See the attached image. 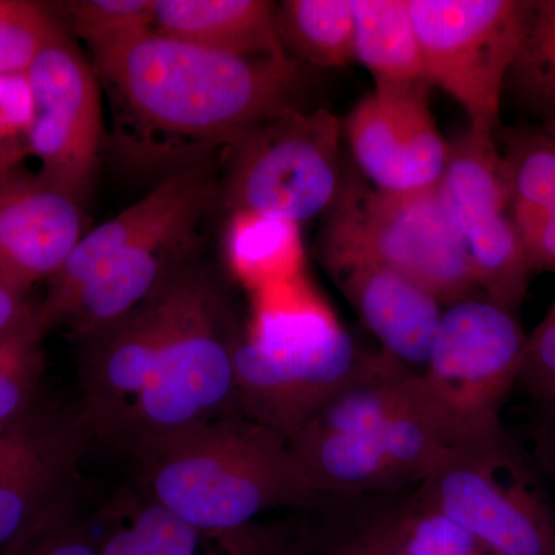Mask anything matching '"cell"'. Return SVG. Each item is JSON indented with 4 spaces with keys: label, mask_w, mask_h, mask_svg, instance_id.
<instances>
[{
    "label": "cell",
    "mask_w": 555,
    "mask_h": 555,
    "mask_svg": "<svg viewBox=\"0 0 555 555\" xmlns=\"http://www.w3.org/2000/svg\"><path fill=\"white\" fill-rule=\"evenodd\" d=\"M525 250L532 272H555V210L525 241Z\"/></svg>",
    "instance_id": "obj_34"
},
{
    "label": "cell",
    "mask_w": 555,
    "mask_h": 555,
    "mask_svg": "<svg viewBox=\"0 0 555 555\" xmlns=\"http://www.w3.org/2000/svg\"><path fill=\"white\" fill-rule=\"evenodd\" d=\"M284 51L301 65L341 68L356 61V20L350 0H286L276 5Z\"/></svg>",
    "instance_id": "obj_24"
},
{
    "label": "cell",
    "mask_w": 555,
    "mask_h": 555,
    "mask_svg": "<svg viewBox=\"0 0 555 555\" xmlns=\"http://www.w3.org/2000/svg\"><path fill=\"white\" fill-rule=\"evenodd\" d=\"M341 139L328 109L291 108L268 120L228 150L225 207L298 224L327 214L346 182Z\"/></svg>",
    "instance_id": "obj_8"
},
{
    "label": "cell",
    "mask_w": 555,
    "mask_h": 555,
    "mask_svg": "<svg viewBox=\"0 0 555 555\" xmlns=\"http://www.w3.org/2000/svg\"><path fill=\"white\" fill-rule=\"evenodd\" d=\"M28 294L20 291L0 275V334L9 331L33 309Z\"/></svg>",
    "instance_id": "obj_35"
},
{
    "label": "cell",
    "mask_w": 555,
    "mask_h": 555,
    "mask_svg": "<svg viewBox=\"0 0 555 555\" xmlns=\"http://www.w3.org/2000/svg\"><path fill=\"white\" fill-rule=\"evenodd\" d=\"M356 20V61L375 83L426 82L409 0H350Z\"/></svg>",
    "instance_id": "obj_23"
},
{
    "label": "cell",
    "mask_w": 555,
    "mask_h": 555,
    "mask_svg": "<svg viewBox=\"0 0 555 555\" xmlns=\"http://www.w3.org/2000/svg\"><path fill=\"white\" fill-rule=\"evenodd\" d=\"M542 418L535 433V455L547 474L555 469V401L543 403Z\"/></svg>",
    "instance_id": "obj_36"
},
{
    "label": "cell",
    "mask_w": 555,
    "mask_h": 555,
    "mask_svg": "<svg viewBox=\"0 0 555 555\" xmlns=\"http://www.w3.org/2000/svg\"><path fill=\"white\" fill-rule=\"evenodd\" d=\"M438 193L478 292L517 315L534 272L511 215L494 134L469 130L451 144Z\"/></svg>",
    "instance_id": "obj_10"
},
{
    "label": "cell",
    "mask_w": 555,
    "mask_h": 555,
    "mask_svg": "<svg viewBox=\"0 0 555 555\" xmlns=\"http://www.w3.org/2000/svg\"><path fill=\"white\" fill-rule=\"evenodd\" d=\"M33 94L27 73L0 75V171L30 156Z\"/></svg>",
    "instance_id": "obj_32"
},
{
    "label": "cell",
    "mask_w": 555,
    "mask_h": 555,
    "mask_svg": "<svg viewBox=\"0 0 555 555\" xmlns=\"http://www.w3.org/2000/svg\"><path fill=\"white\" fill-rule=\"evenodd\" d=\"M93 438L82 404L46 396L0 427V547L78 500L80 463Z\"/></svg>",
    "instance_id": "obj_13"
},
{
    "label": "cell",
    "mask_w": 555,
    "mask_h": 555,
    "mask_svg": "<svg viewBox=\"0 0 555 555\" xmlns=\"http://www.w3.org/2000/svg\"><path fill=\"white\" fill-rule=\"evenodd\" d=\"M525 334L516 313L491 299H462L441 313L423 378L430 392L470 429L500 425V411L518 385Z\"/></svg>",
    "instance_id": "obj_11"
},
{
    "label": "cell",
    "mask_w": 555,
    "mask_h": 555,
    "mask_svg": "<svg viewBox=\"0 0 555 555\" xmlns=\"http://www.w3.org/2000/svg\"><path fill=\"white\" fill-rule=\"evenodd\" d=\"M153 28L236 56H286L268 0H156ZM288 56V54H287Z\"/></svg>",
    "instance_id": "obj_20"
},
{
    "label": "cell",
    "mask_w": 555,
    "mask_h": 555,
    "mask_svg": "<svg viewBox=\"0 0 555 555\" xmlns=\"http://www.w3.org/2000/svg\"><path fill=\"white\" fill-rule=\"evenodd\" d=\"M244 550H246V555H269L259 524L251 525L250 528L246 529Z\"/></svg>",
    "instance_id": "obj_37"
},
{
    "label": "cell",
    "mask_w": 555,
    "mask_h": 555,
    "mask_svg": "<svg viewBox=\"0 0 555 555\" xmlns=\"http://www.w3.org/2000/svg\"><path fill=\"white\" fill-rule=\"evenodd\" d=\"M217 193L207 164L173 171L163 179L152 192L126 208L118 217L89 230L80 240L67 262L47 281L46 298L38 305L40 321L47 331L65 302L107 259L119 254L131 241L141 238L179 210L203 196Z\"/></svg>",
    "instance_id": "obj_19"
},
{
    "label": "cell",
    "mask_w": 555,
    "mask_h": 555,
    "mask_svg": "<svg viewBox=\"0 0 555 555\" xmlns=\"http://www.w3.org/2000/svg\"><path fill=\"white\" fill-rule=\"evenodd\" d=\"M11 5V0H0V17L9 11Z\"/></svg>",
    "instance_id": "obj_38"
},
{
    "label": "cell",
    "mask_w": 555,
    "mask_h": 555,
    "mask_svg": "<svg viewBox=\"0 0 555 555\" xmlns=\"http://www.w3.org/2000/svg\"><path fill=\"white\" fill-rule=\"evenodd\" d=\"M0 555H100V537L91 531L76 500L0 547Z\"/></svg>",
    "instance_id": "obj_31"
},
{
    "label": "cell",
    "mask_w": 555,
    "mask_h": 555,
    "mask_svg": "<svg viewBox=\"0 0 555 555\" xmlns=\"http://www.w3.org/2000/svg\"><path fill=\"white\" fill-rule=\"evenodd\" d=\"M130 456L142 494L210 534L241 531L273 511L302 509L321 494L288 440L243 414L167 434Z\"/></svg>",
    "instance_id": "obj_3"
},
{
    "label": "cell",
    "mask_w": 555,
    "mask_h": 555,
    "mask_svg": "<svg viewBox=\"0 0 555 555\" xmlns=\"http://www.w3.org/2000/svg\"><path fill=\"white\" fill-rule=\"evenodd\" d=\"M33 94L30 155L38 177L68 196H89L104 145L102 87L67 31L47 43L27 72Z\"/></svg>",
    "instance_id": "obj_12"
},
{
    "label": "cell",
    "mask_w": 555,
    "mask_h": 555,
    "mask_svg": "<svg viewBox=\"0 0 555 555\" xmlns=\"http://www.w3.org/2000/svg\"><path fill=\"white\" fill-rule=\"evenodd\" d=\"M318 247L374 259L414 281L444 308L481 295L438 185L400 195L346 181L327 211Z\"/></svg>",
    "instance_id": "obj_6"
},
{
    "label": "cell",
    "mask_w": 555,
    "mask_h": 555,
    "mask_svg": "<svg viewBox=\"0 0 555 555\" xmlns=\"http://www.w3.org/2000/svg\"><path fill=\"white\" fill-rule=\"evenodd\" d=\"M215 196L217 193H211L189 204L107 259L65 302L53 328L67 327L76 341L89 337L126 315L179 269L195 261L201 225Z\"/></svg>",
    "instance_id": "obj_15"
},
{
    "label": "cell",
    "mask_w": 555,
    "mask_h": 555,
    "mask_svg": "<svg viewBox=\"0 0 555 555\" xmlns=\"http://www.w3.org/2000/svg\"><path fill=\"white\" fill-rule=\"evenodd\" d=\"M409 9L426 82L459 102L470 131L494 134L529 0H409Z\"/></svg>",
    "instance_id": "obj_9"
},
{
    "label": "cell",
    "mask_w": 555,
    "mask_h": 555,
    "mask_svg": "<svg viewBox=\"0 0 555 555\" xmlns=\"http://www.w3.org/2000/svg\"><path fill=\"white\" fill-rule=\"evenodd\" d=\"M156 0H73L61 3L69 28L93 51L152 30Z\"/></svg>",
    "instance_id": "obj_28"
},
{
    "label": "cell",
    "mask_w": 555,
    "mask_h": 555,
    "mask_svg": "<svg viewBox=\"0 0 555 555\" xmlns=\"http://www.w3.org/2000/svg\"><path fill=\"white\" fill-rule=\"evenodd\" d=\"M374 352L339 323L306 272L259 288L235 352L241 414L291 441Z\"/></svg>",
    "instance_id": "obj_4"
},
{
    "label": "cell",
    "mask_w": 555,
    "mask_h": 555,
    "mask_svg": "<svg viewBox=\"0 0 555 555\" xmlns=\"http://www.w3.org/2000/svg\"><path fill=\"white\" fill-rule=\"evenodd\" d=\"M115 120L119 152L138 166L229 150L297 108L302 65L291 56H236L155 28L91 53Z\"/></svg>",
    "instance_id": "obj_2"
},
{
    "label": "cell",
    "mask_w": 555,
    "mask_h": 555,
    "mask_svg": "<svg viewBox=\"0 0 555 555\" xmlns=\"http://www.w3.org/2000/svg\"><path fill=\"white\" fill-rule=\"evenodd\" d=\"M82 203L21 167L0 171V275L30 294L86 236Z\"/></svg>",
    "instance_id": "obj_17"
},
{
    "label": "cell",
    "mask_w": 555,
    "mask_h": 555,
    "mask_svg": "<svg viewBox=\"0 0 555 555\" xmlns=\"http://www.w3.org/2000/svg\"><path fill=\"white\" fill-rule=\"evenodd\" d=\"M554 130V129H553Z\"/></svg>",
    "instance_id": "obj_40"
},
{
    "label": "cell",
    "mask_w": 555,
    "mask_h": 555,
    "mask_svg": "<svg viewBox=\"0 0 555 555\" xmlns=\"http://www.w3.org/2000/svg\"><path fill=\"white\" fill-rule=\"evenodd\" d=\"M518 385L540 403L555 401V308L528 337Z\"/></svg>",
    "instance_id": "obj_33"
},
{
    "label": "cell",
    "mask_w": 555,
    "mask_h": 555,
    "mask_svg": "<svg viewBox=\"0 0 555 555\" xmlns=\"http://www.w3.org/2000/svg\"><path fill=\"white\" fill-rule=\"evenodd\" d=\"M474 430L416 374L396 403L353 429L299 430V452L313 480L332 494H401Z\"/></svg>",
    "instance_id": "obj_5"
},
{
    "label": "cell",
    "mask_w": 555,
    "mask_h": 555,
    "mask_svg": "<svg viewBox=\"0 0 555 555\" xmlns=\"http://www.w3.org/2000/svg\"><path fill=\"white\" fill-rule=\"evenodd\" d=\"M241 328L232 299L195 259L80 350L83 386L126 416L109 447L131 454L185 427L241 414L235 352Z\"/></svg>",
    "instance_id": "obj_1"
},
{
    "label": "cell",
    "mask_w": 555,
    "mask_h": 555,
    "mask_svg": "<svg viewBox=\"0 0 555 555\" xmlns=\"http://www.w3.org/2000/svg\"><path fill=\"white\" fill-rule=\"evenodd\" d=\"M506 89L540 126L555 130V0H529L524 39Z\"/></svg>",
    "instance_id": "obj_26"
},
{
    "label": "cell",
    "mask_w": 555,
    "mask_h": 555,
    "mask_svg": "<svg viewBox=\"0 0 555 555\" xmlns=\"http://www.w3.org/2000/svg\"><path fill=\"white\" fill-rule=\"evenodd\" d=\"M427 87L375 83L347 116L343 134L372 188L403 195L440 184L451 144L438 131Z\"/></svg>",
    "instance_id": "obj_14"
},
{
    "label": "cell",
    "mask_w": 555,
    "mask_h": 555,
    "mask_svg": "<svg viewBox=\"0 0 555 555\" xmlns=\"http://www.w3.org/2000/svg\"><path fill=\"white\" fill-rule=\"evenodd\" d=\"M409 492V491H408ZM408 492L345 495L321 492L315 503L262 525L269 555H408L403 509Z\"/></svg>",
    "instance_id": "obj_18"
},
{
    "label": "cell",
    "mask_w": 555,
    "mask_h": 555,
    "mask_svg": "<svg viewBox=\"0 0 555 555\" xmlns=\"http://www.w3.org/2000/svg\"><path fill=\"white\" fill-rule=\"evenodd\" d=\"M230 275L248 295L306 272L301 224L291 219L230 211L224 232Z\"/></svg>",
    "instance_id": "obj_22"
},
{
    "label": "cell",
    "mask_w": 555,
    "mask_h": 555,
    "mask_svg": "<svg viewBox=\"0 0 555 555\" xmlns=\"http://www.w3.org/2000/svg\"><path fill=\"white\" fill-rule=\"evenodd\" d=\"M105 513L100 555H246L241 531L210 534L156 505L138 488L120 492Z\"/></svg>",
    "instance_id": "obj_21"
},
{
    "label": "cell",
    "mask_w": 555,
    "mask_h": 555,
    "mask_svg": "<svg viewBox=\"0 0 555 555\" xmlns=\"http://www.w3.org/2000/svg\"><path fill=\"white\" fill-rule=\"evenodd\" d=\"M403 540L408 555H489L463 526L408 492L403 509Z\"/></svg>",
    "instance_id": "obj_30"
},
{
    "label": "cell",
    "mask_w": 555,
    "mask_h": 555,
    "mask_svg": "<svg viewBox=\"0 0 555 555\" xmlns=\"http://www.w3.org/2000/svg\"><path fill=\"white\" fill-rule=\"evenodd\" d=\"M550 476H551V477H553V478H554V480H555V469H554V470H551Z\"/></svg>",
    "instance_id": "obj_39"
},
{
    "label": "cell",
    "mask_w": 555,
    "mask_h": 555,
    "mask_svg": "<svg viewBox=\"0 0 555 555\" xmlns=\"http://www.w3.org/2000/svg\"><path fill=\"white\" fill-rule=\"evenodd\" d=\"M500 152L511 215L521 243L555 210V130L545 126L509 131Z\"/></svg>",
    "instance_id": "obj_25"
},
{
    "label": "cell",
    "mask_w": 555,
    "mask_h": 555,
    "mask_svg": "<svg viewBox=\"0 0 555 555\" xmlns=\"http://www.w3.org/2000/svg\"><path fill=\"white\" fill-rule=\"evenodd\" d=\"M489 555H555V516L502 425L474 430L415 488Z\"/></svg>",
    "instance_id": "obj_7"
},
{
    "label": "cell",
    "mask_w": 555,
    "mask_h": 555,
    "mask_svg": "<svg viewBox=\"0 0 555 555\" xmlns=\"http://www.w3.org/2000/svg\"><path fill=\"white\" fill-rule=\"evenodd\" d=\"M47 334L38 305L0 334V427L20 418L42 398Z\"/></svg>",
    "instance_id": "obj_27"
},
{
    "label": "cell",
    "mask_w": 555,
    "mask_h": 555,
    "mask_svg": "<svg viewBox=\"0 0 555 555\" xmlns=\"http://www.w3.org/2000/svg\"><path fill=\"white\" fill-rule=\"evenodd\" d=\"M62 30L43 3L11 0L9 11L0 17V75H25Z\"/></svg>",
    "instance_id": "obj_29"
},
{
    "label": "cell",
    "mask_w": 555,
    "mask_h": 555,
    "mask_svg": "<svg viewBox=\"0 0 555 555\" xmlns=\"http://www.w3.org/2000/svg\"><path fill=\"white\" fill-rule=\"evenodd\" d=\"M318 258L383 352L423 374L443 306L414 281L374 259L327 247H318Z\"/></svg>",
    "instance_id": "obj_16"
}]
</instances>
